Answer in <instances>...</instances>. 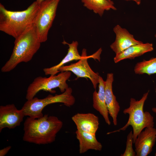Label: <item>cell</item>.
Returning a JSON list of instances; mask_svg holds the SVG:
<instances>
[{
    "instance_id": "1",
    "label": "cell",
    "mask_w": 156,
    "mask_h": 156,
    "mask_svg": "<svg viewBox=\"0 0 156 156\" xmlns=\"http://www.w3.org/2000/svg\"><path fill=\"white\" fill-rule=\"evenodd\" d=\"M63 125L57 117L48 114L36 118L28 117L24 123L23 140L38 145L51 143Z\"/></svg>"
},
{
    "instance_id": "2",
    "label": "cell",
    "mask_w": 156,
    "mask_h": 156,
    "mask_svg": "<svg viewBox=\"0 0 156 156\" xmlns=\"http://www.w3.org/2000/svg\"><path fill=\"white\" fill-rule=\"evenodd\" d=\"M41 43L33 23L15 39L12 54L1 71L10 72L19 63L30 61L39 49Z\"/></svg>"
},
{
    "instance_id": "3",
    "label": "cell",
    "mask_w": 156,
    "mask_h": 156,
    "mask_svg": "<svg viewBox=\"0 0 156 156\" xmlns=\"http://www.w3.org/2000/svg\"><path fill=\"white\" fill-rule=\"evenodd\" d=\"M39 4L35 1L25 10L12 11L0 3V31L17 38L34 23Z\"/></svg>"
},
{
    "instance_id": "4",
    "label": "cell",
    "mask_w": 156,
    "mask_h": 156,
    "mask_svg": "<svg viewBox=\"0 0 156 156\" xmlns=\"http://www.w3.org/2000/svg\"><path fill=\"white\" fill-rule=\"evenodd\" d=\"M149 91L144 94L142 98L139 100L131 98L129 107L124 109L123 113L129 115L128 120L125 125L118 130L112 133L124 131L129 126H131L133 129V142H135L138 135L146 128L153 127L154 122L153 116L148 112H144V103L148 95Z\"/></svg>"
},
{
    "instance_id": "5",
    "label": "cell",
    "mask_w": 156,
    "mask_h": 156,
    "mask_svg": "<svg viewBox=\"0 0 156 156\" xmlns=\"http://www.w3.org/2000/svg\"><path fill=\"white\" fill-rule=\"evenodd\" d=\"M72 90L68 87L64 92L59 94L53 96L49 94L42 99L34 97L27 100L21 108L25 116L36 118L44 115L42 111L49 105L55 103H62L66 106L73 105L75 102V99L72 94Z\"/></svg>"
},
{
    "instance_id": "6",
    "label": "cell",
    "mask_w": 156,
    "mask_h": 156,
    "mask_svg": "<svg viewBox=\"0 0 156 156\" xmlns=\"http://www.w3.org/2000/svg\"><path fill=\"white\" fill-rule=\"evenodd\" d=\"M71 74L70 71H65L61 72L57 75H50L48 77L39 76L36 78L27 88L26 99H32L42 90L54 93L56 92L53 89L58 88L62 93L64 92L69 87L66 81Z\"/></svg>"
},
{
    "instance_id": "7",
    "label": "cell",
    "mask_w": 156,
    "mask_h": 156,
    "mask_svg": "<svg viewBox=\"0 0 156 156\" xmlns=\"http://www.w3.org/2000/svg\"><path fill=\"white\" fill-rule=\"evenodd\" d=\"M60 0H45L39 4L34 24L41 43L46 42Z\"/></svg>"
},
{
    "instance_id": "8",
    "label": "cell",
    "mask_w": 156,
    "mask_h": 156,
    "mask_svg": "<svg viewBox=\"0 0 156 156\" xmlns=\"http://www.w3.org/2000/svg\"><path fill=\"white\" fill-rule=\"evenodd\" d=\"M82 58L75 63L71 64L68 66H63L58 69L60 72L69 71L72 72L77 77V79L79 77H84L89 79L92 82L93 88L96 89L99 82V75L98 73L94 72L90 67L88 59L90 57H94L92 56H88L86 50L83 49L81 55Z\"/></svg>"
},
{
    "instance_id": "9",
    "label": "cell",
    "mask_w": 156,
    "mask_h": 156,
    "mask_svg": "<svg viewBox=\"0 0 156 156\" xmlns=\"http://www.w3.org/2000/svg\"><path fill=\"white\" fill-rule=\"evenodd\" d=\"M25 116L21 109H18L13 104L0 106V132L5 128L13 129L19 126Z\"/></svg>"
},
{
    "instance_id": "10",
    "label": "cell",
    "mask_w": 156,
    "mask_h": 156,
    "mask_svg": "<svg viewBox=\"0 0 156 156\" xmlns=\"http://www.w3.org/2000/svg\"><path fill=\"white\" fill-rule=\"evenodd\" d=\"M156 141V129L146 128L138 135L134 144L136 156H147L153 150Z\"/></svg>"
},
{
    "instance_id": "11",
    "label": "cell",
    "mask_w": 156,
    "mask_h": 156,
    "mask_svg": "<svg viewBox=\"0 0 156 156\" xmlns=\"http://www.w3.org/2000/svg\"><path fill=\"white\" fill-rule=\"evenodd\" d=\"M116 34L115 40L110 45L111 49L116 55L123 51L133 45L143 43L136 40L133 36L125 28H122L119 25L113 28Z\"/></svg>"
},
{
    "instance_id": "12",
    "label": "cell",
    "mask_w": 156,
    "mask_h": 156,
    "mask_svg": "<svg viewBox=\"0 0 156 156\" xmlns=\"http://www.w3.org/2000/svg\"><path fill=\"white\" fill-rule=\"evenodd\" d=\"M113 81V74L107 73L105 87V103L109 114L112 119L114 125L116 126L117 124V118L120 107L113 92L112 83Z\"/></svg>"
},
{
    "instance_id": "13",
    "label": "cell",
    "mask_w": 156,
    "mask_h": 156,
    "mask_svg": "<svg viewBox=\"0 0 156 156\" xmlns=\"http://www.w3.org/2000/svg\"><path fill=\"white\" fill-rule=\"evenodd\" d=\"M71 118L77 129L96 134L99 123V118L95 114L92 113H77Z\"/></svg>"
},
{
    "instance_id": "14",
    "label": "cell",
    "mask_w": 156,
    "mask_h": 156,
    "mask_svg": "<svg viewBox=\"0 0 156 156\" xmlns=\"http://www.w3.org/2000/svg\"><path fill=\"white\" fill-rule=\"evenodd\" d=\"M105 81L99 76L98 91L97 92L95 90L93 94V107L102 116L105 122L110 125L111 122L105 101Z\"/></svg>"
},
{
    "instance_id": "15",
    "label": "cell",
    "mask_w": 156,
    "mask_h": 156,
    "mask_svg": "<svg viewBox=\"0 0 156 156\" xmlns=\"http://www.w3.org/2000/svg\"><path fill=\"white\" fill-rule=\"evenodd\" d=\"M75 133L79 142V153H84L90 150H101L102 145L97 140L95 134L78 129Z\"/></svg>"
},
{
    "instance_id": "16",
    "label": "cell",
    "mask_w": 156,
    "mask_h": 156,
    "mask_svg": "<svg viewBox=\"0 0 156 156\" xmlns=\"http://www.w3.org/2000/svg\"><path fill=\"white\" fill-rule=\"evenodd\" d=\"M62 43L68 45L67 55L57 64L50 68H44L43 70L45 75H55L59 73V69L65 64L73 60H79L82 58V56L79 55L78 51V43L77 41H73L69 44L64 40Z\"/></svg>"
},
{
    "instance_id": "17",
    "label": "cell",
    "mask_w": 156,
    "mask_h": 156,
    "mask_svg": "<svg viewBox=\"0 0 156 156\" xmlns=\"http://www.w3.org/2000/svg\"><path fill=\"white\" fill-rule=\"evenodd\" d=\"M153 50V44L143 43L131 46L123 51L116 55L114 58L115 63L124 59H133Z\"/></svg>"
},
{
    "instance_id": "18",
    "label": "cell",
    "mask_w": 156,
    "mask_h": 156,
    "mask_svg": "<svg viewBox=\"0 0 156 156\" xmlns=\"http://www.w3.org/2000/svg\"><path fill=\"white\" fill-rule=\"evenodd\" d=\"M81 1L84 7L101 17L105 10H116L113 1L110 2L106 0H81Z\"/></svg>"
},
{
    "instance_id": "19",
    "label": "cell",
    "mask_w": 156,
    "mask_h": 156,
    "mask_svg": "<svg viewBox=\"0 0 156 156\" xmlns=\"http://www.w3.org/2000/svg\"><path fill=\"white\" fill-rule=\"evenodd\" d=\"M134 70L137 74H146L151 75L156 74V57L148 60H144L138 62L135 66Z\"/></svg>"
},
{
    "instance_id": "20",
    "label": "cell",
    "mask_w": 156,
    "mask_h": 156,
    "mask_svg": "<svg viewBox=\"0 0 156 156\" xmlns=\"http://www.w3.org/2000/svg\"><path fill=\"white\" fill-rule=\"evenodd\" d=\"M133 132L131 131L128 134L127 137L126 147L124 152L122 154L121 156H135L136 153L133 148Z\"/></svg>"
},
{
    "instance_id": "21",
    "label": "cell",
    "mask_w": 156,
    "mask_h": 156,
    "mask_svg": "<svg viewBox=\"0 0 156 156\" xmlns=\"http://www.w3.org/2000/svg\"><path fill=\"white\" fill-rule=\"evenodd\" d=\"M11 148V146H8L0 150V156H4L9 152Z\"/></svg>"
},
{
    "instance_id": "22",
    "label": "cell",
    "mask_w": 156,
    "mask_h": 156,
    "mask_svg": "<svg viewBox=\"0 0 156 156\" xmlns=\"http://www.w3.org/2000/svg\"><path fill=\"white\" fill-rule=\"evenodd\" d=\"M127 1L132 0L135 1L137 4L139 5L140 4L141 0H125Z\"/></svg>"
},
{
    "instance_id": "23",
    "label": "cell",
    "mask_w": 156,
    "mask_h": 156,
    "mask_svg": "<svg viewBox=\"0 0 156 156\" xmlns=\"http://www.w3.org/2000/svg\"><path fill=\"white\" fill-rule=\"evenodd\" d=\"M152 110L153 112L156 113V107H153L152 109Z\"/></svg>"
},
{
    "instance_id": "24",
    "label": "cell",
    "mask_w": 156,
    "mask_h": 156,
    "mask_svg": "<svg viewBox=\"0 0 156 156\" xmlns=\"http://www.w3.org/2000/svg\"><path fill=\"white\" fill-rule=\"evenodd\" d=\"M45 0H36V1L39 4L41 2Z\"/></svg>"
},
{
    "instance_id": "25",
    "label": "cell",
    "mask_w": 156,
    "mask_h": 156,
    "mask_svg": "<svg viewBox=\"0 0 156 156\" xmlns=\"http://www.w3.org/2000/svg\"><path fill=\"white\" fill-rule=\"evenodd\" d=\"M106 0L107 1H108L110 2H112L113 1H111V0Z\"/></svg>"
},
{
    "instance_id": "26",
    "label": "cell",
    "mask_w": 156,
    "mask_h": 156,
    "mask_svg": "<svg viewBox=\"0 0 156 156\" xmlns=\"http://www.w3.org/2000/svg\"><path fill=\"white\" fill-rule=\"evenodd\" d=\"M155 37L156 38V33L155 34Z\"/></svg>"
},
{
    "instance_id": "27",
    "label": "cell",
    "mask_w": 156,
    "mask_h": 156,
    "mask_svg": "<svg viewBox=\"0 0 156 156\" xmlns=\"http://www.w3.org/2000/svg\"><path fill=\"white\" fill-rule=\"evenodd\" d=\"M155 156H156V153H155Z\"/></svg>"
}]
</instances>
